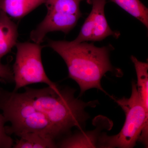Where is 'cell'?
Segmentation results:
<instances>
[{
    "mask_svg": "<svg viewBox=\"0 0 148 148\" xmlns=\"http://www.w3.org/2000/svg\"><path fill=\"white\" fill-rule=\"evenodd\" d=\"M75 92L69 87L48 86L41 89L26 86L24 92L45 116L57 138L69 133L73 127L81 130L89 117L86 109L97 104L98 101L86 103L79 99L75 97Z\"/></svg>",
    "mask_w": 148,
    "mask_h": 148,
    "instance_id": "6da1fadb",
    "label": "cell"
},
{
    "mask_svg": "<svg viewBox=\"0 0 148 148\" xmlns=\"http://www.w3.org/2000/svg\"><path fill=\"white\" fill-rule=\"evenodd\" d=\"M48 45L65 61L69 77L79 86L80 96L91 88L105 92L101 86L102 78L108 72L116 71L110 61L109 47H97L86 42L52 40L49 41Z\"/></svg>",
    "mask_w": 148,
    "mask_h": 148,
    "instance_id": "7a4b0ae2",
    "label": "cell"
},
{
    "mask_svg": "<svg viewBox=\"0 0 148 148\" xmlns=\"http://www.w3.org/2000/svg\"><path fill=\"white\" fill-rule=\"evenodd\" d=\"M0 110L10 126H5L8 135L19 137L28 132H36L55 141L57 139L45 116L35 107L25 94L10 92L0 88Z\"/></svg>",
    "mask_w": 148,
    "mask_h": 148,
    "instance_id": "3957f363",
    "label": "cell"
},
{
    "mask_svg": "<svg viewBox=\"0 0 148 148\" xmlns=\"http://www.w3.org/2000/svg\"><path fill=\"white\" fill-rule=\"evenodd\" d=\"M113 99L124 111L125 122L117 135L108 136L103 133L98 140V148H133L138 141L147 147L148 115L138 93L137 83L132 82V93L129 98Z\"/></svg>",
    "mask_w": 148,
    "mask_h": 148,
    "instance_id": "277c9868",
    "label": "cell"
},
{
    "mask_svg": "<svg viewBox=\"0 0 148 148\" xmlns=\"http://www.w3.org/2000/svg\"><path fill=\"white\" fill-rule=\"evenodd\" d=\"M16 60L12 70L15 84L13 91L36 83H45L52 88L58 86L46 74L42 61V47L40 44L19 42L16 43Z\"/></svg>",
    "mask_w": 148,
    "mask_h": 148,
    "instance_id": "5b68a950",
    "label": "cell"
},
{
    "mask_svg": "<svg viewBox=\"0 0 148 148\" xmlns=\"http://www.w3.org/2000/svg\"><path fill=\"white\" fill-rule=\"evenodd\" d=\"M81 0H47L45 18L30 34L34 42L40 44L50 32L61 31L68 34L76 25L82 16Z\"/></svg>",
    "mask_w": 148,
    "mask_h": 148,
    "instance_id": "8992f818",
    "label": "cell"
},
{
    "mask_svg": "<svg viewBox=\"0 0 148 148\" xmlns=\"http://www.w3.org/2000/svg\"><path fill=\"white\" fill-rule=\"evenodd\" d=\"M92 9L83 25L74 42L102 40L109 36L119 37L120 33L112 31L109 27L105 14L106 0H88Z\"/></svg>",
    "mask_w": 148,
    "mask_h": 148,
    "instance_id": "52a82bcc",
    "label": "cell"
},
{
    "mask_svg": "<svg viewBox=\"0 0 148 148\" xmlns=\"http://www.w3.org/2000/svg\"><path fill=\"white\" fill-rule=\"evenodd\" d=\"M18 36L16 24L6 14L0 11V61L16 45Z\"/></svg>",
    "mask_w": 148,
    "mask_h": 148,
    "instance_id": "ba28073f",
    "label": "cell"
},
{
    "mask_svg": "<svg viewBox=\"0 0 148 148\" xmlns=\"http://www.w3.org/2000/svg\"><path fill=\"white\" fill-rule=\"evenodd\" d=\"M47 0H0V11L14 18H21L45 3Z\"/></svg>",
    "mask_w": 148,
    "mask_h": 148,
    "instance_id": "9c48e42d",
    "label": "cell"
},
{
    "mask_svg": "<svg viewBox=\"0 0 148 148\" xmlns=\"http://www.w3.org/2000/svg\"><path fill=\"white\" fill-rule=\"evenodd\" d=\"M99 126L92 131L77 132L65 138L58 144L60 148H98L101 132L106 126Z\"/></svg>",
    "mask_w": 148,
    "mask_h": 148,
    "instance_id": "30bf717a",
    "label": "cell"
},
{
    "mask_svg": "<svg viewBox=\"0 0 148 148\" xmlns=\"http://www.w3.org/2000/svg\"><path fill=\"white\" fill-rule=\"evenodd\" d=\"M131 59L135 66L137 76V86L143 107L148 115V64L139 61L132 56Z\"/></svg>",
    "mask_w": 148,
    "mask_h": 148,
    "instance_id": "8fae6325",
    "label": "cell"
},
{
    "mask_svg": "<svg viewBox=\"0 0 148 148\" xmlns=\"http://www.w3.org/2000/svg\"><path fill=\"white\" fill-rule=\"evenodd\" d=\"M13 146L14 148H49L56 147L55 141L42 134L28 132L19 137Z\"/></svg>",
    "mask_w": 148,
    "mask_h": 148,
    "instance_id": "7c38bea8",
    "label": "cell"
},
{
    "mask_svg": "<svg viewBox=\"0 0 148 148\" xmlns=\"http://www.w3.org/2000/svg\"><path fill=\"white\" fill-rule=\"evenodd\" d=\"M148 27L147 8L140 0H110Z\"/></svg>",
    "mask_w": 148,
    "mask_h": 148,
    "instance_id": "4fadbf2b",
    "label": "cell"
},
{
    "mask_svg": "<svg viewBox=\"0 0 148 148\" xmlns=\"http://www.w3.org/2000/svg\"><path fill=\"white\" fill-rule=\"evenodd\" d=\"M6 121L2 114L0 113V148H10L14 145L13 139L7 133L5 125Z\"/></svg>",
    "mask_w": 148,
    "mask_h": 148,
    "instance_id": "5bb4252c",
    "label": "cell"
},
{
    "mask_svg": "<svg viewBox=\"0 0 148 148\" xmlns=\"http://www.w3.org/2000/svg\"><path fill=\"white\" fill-rule=\"evenodd\" d=\"M0 79L7 82H14L13 71L9 66L4 65L0 61Z\"/></svg>",
    "mask_w": 148,
    "mask_h": 148,
    "instance_id": "9a60e30c",
    "label": "cell"
}]
</instances>
